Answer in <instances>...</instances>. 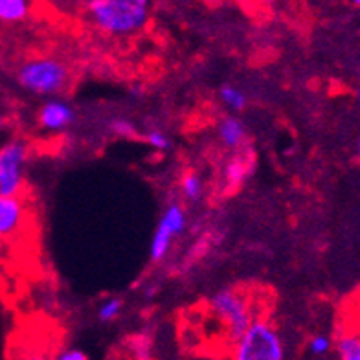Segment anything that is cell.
I'll return each mask as SVG.
<instances>
[{
  "label": "cell",
  "instance_id": "obj_1",
  "mask_svg": "<svg viewBox=\"0 0 360 360\" xmlns=\"http://www.w3.org/2000/svg\"><path fill=\"white\" fill-rule=\"evenodd\" d=\"M86 13L94 26L109 35H133L146 28L149 20L147 6L129 0H89Z\"/></svg>",
  "mask_w": 360,
  "mask_h": 360
},
{
  "label": "cell",
  "instance_id": "obj_2",
  "mask_svg": "<svg viewBox=\"0 0 360 360\" xmlns=\"http://www.w3.org/2000/svg\"><path fill=\"white\" fill-rule=\"evenodd\" d=\"M17 83L30 94L56 98L67 90L70 83V70L65 61L57 57H32L17 70Z\"/></svg>",
  "mask_w": 360,
  "mask_h": 360
},
{
  "label": "cell",
  "instance_id": "obj_3",
  "mask_svg": "<svg viewBox=\"0 0 360 360\" xmlns=\"http://www.w3.org/2000/svg\"><path fill=\"white\" fill-rule=\"evenodd\" d=\"M230 360H285V344L269 318L256 316L241 337L232 342Z\"/></svg>",
  "mask_w": 360,
  "mask_h": 360
},
{
  "label": "cell",
  "instance_id": "obj_4",
  "mask_svg": "<svg viewBox=\"0 0 360 360\" xmlns=\"http://www.w3.org/2000/svg\"><path fill=\"white\" fill-rule=\"evenodd\" d=\"M210 311L223 323L228 342L232 344L256 318L248 300L233 287H223L210 296Z\"/></svg>",
  "mask_w": 360,
  "mask_h": 360
},
{
  "label": "cell",
  "instance_id": "obj_5",
  "mask_svg": "<svg viewBox=\"0 0 360 360\" xmlns=\"http://www.w3.org/2000/svg\"><path fill=\"white\" fill-rule=\"evenodd\" d=\"M28 155L30 147L22 138H11L0 146V193L22 195Z\"/></svg>",
  "mask_w": 360,
  "mask_h": 360
},
{
  "label": "cell",
  "instance_id": "obj_6",
  "mask_svg": "<svg viewBox=\"0 0 360 360\" xmlns=\"http://www.w3.org/2000/svg\"><path fill=\"white\" fill-rule=\"evenodd\" d=\"M188 226V215L180 202H169L162 214L149 245V257L153 263H162L169 256L175 237L182 236Z\"/></svg>",
  "mask_w": 360,
  "mask_h": 360
},
{
  "label": "cell",
  "instance_id": "obj_7",
  "mask_svg": "<svg viewBox=\"0 0 360 360\" xmlns=\"http://www.w3.org/2000/svg\"><path fill=\"white\" fill-rule=\"evenodd\" d=\"M256 169V151L250 143L230 153L221 171V193L233 195L250 180Z\"/></svg>",
  "mask_w": 360,
  "mask_h": 360
},
{
  "label": "cell",
  "instance_id": "obj_8",
  "mask_svg": "<svg viewBox=\"0 0 360 360\" xmlns=\"http://www.w3.org/2000/svg\"><path fill=\"white\" fill-rule=\"evenodd\" d=\"M26 204L22 195H2L0 193V241L10 239L20 232L26 223Z\"/></svg>",
  "mask_w": 360,
  "mask_h": 360
},
{
  "label": "cell",
  "instance_id": "obj_9",
  "mask_svg": "<svg viewBox=\"0 0 360 360\" xmlns=\"http://www.w3.org/2000/svg\"><path fill=\"white\" fill-rule=\"evenodd\" d=\"M37 122L41 129L50 133H61L76 122V110L68 101L52 98L39 109Z\"/></svg>",
  "mask_w": 360,
  "mask_h": 360
},
{
  "label": "cell",
  "instance_id": "obj_10",
  "mask_svg": "<svg viewBox=\"0 0 360 360\" xmlns=\"http://www.w3.org/2000/svg\"><path fill=\"white\" fill-rule=\"evenodd\" d=\"M217 136L223 147H226L230 153L237 151V149H241L248 143L247 125L243 124V120L236 114H226V116L219 120Z\"/></svg>",
  "mask_w": 360,
  "mask_h": 360
},
{
  "label": "cell",
  "instance_id": "obj_11",
  "mask_svg": "<svg viewBox=\"0 0 360 360\" xmlns=\"http://www.w3.org/2000/svg\"><path fill=\"white\" fill-rule=\"evenodd\" d=\"M32 11L30 0H0V22L17 24L28 19Z\"/></svg>",
  "mask_w": 360,
  "mask_h": 360
},
{
  "label": "cell",
  "instance_id": "obj_12",
  "mask_svg": "<svg viewBox=\"0 0 360 360\" xmlns=\"http://www.w3.org/2000/svg\"><path fill=\"white\" fill-rule=\"evenodd\" d=\"M131 360H153V337L147 331L134 333L125 340Z\"/></svg>",
  "mask_w": 360,
  "mask_h": 360
},
{
  "label": "cell",
  "instance_id": "obj_13",
  "mask_svg": "<svg viewBox=\"0 0 360 360\" xmlns=\"http://www.w3.org/2000/svg\"><path fill=\"white\" fill-rule=\"evenodd\" d=\"M219 98H221V101H223L232 112H241V110L247 109L248 105L247 94H245L241 89H237V86L233 85L221 86V89H219Z\"/></svg>",
  "mask_w": 360,
  "mask_h": 360
},
{
  "label": "cell",
  "instance_id": "obj_14",
  "mask_svg": "<svg viewBox=\"0 0 360 360\" xmlns=\"http://www.w3.org/2000/svg\"><path fill=\"white\" fill-rule=\"evenodd\" d=\"M180 191H182V197L191 202H199L202 199L204 193V184L202 179H200L197 173H186L182 179H180Z\"/></svg>",
  "mask_w": 360,
  "mask_h": 360
},
{
  "label": "cell",
  "instance_id": "obj_15",
  "mask_svg": "<svg viewBox=\"0 0 360 360\" xmlns=\"http://www.w3.org/2000/svg\"><path fill=\"white\" fill-rule=\"evenodd\" d=\"M337 349L340 360H360V337L359 335H344L338 338Z\"/></svg>",
  "mask_w": 360,
  "mask_h": 360
},
{
  "label": "cell",
  "instance_id": "obj_16",
  "mask_svg": "<svg viewBox=\"0 0 360 360\" xmlns=\"http://www.w3.org/2000/svg\"><path fill=\"white\" fill-rule=\"evenodd\" d=\"M122 311H124V300L118 298V296H112V298L105 300L103 304L98 307V320L101 323L114 322L122 314Z\"/></svg>",
  "mask_w": 360,
  "mask_h": 360
},
{
  "label": "cell",
  "instance_id": "obj_17",
  "mask_svg": "<svg viewBox=\"0 0 360 360\" xmlns=\"http://www.w3.org/2000/svg\"><path fill=\"white\" fill-rule=\"evenodd\" d=\"M109 131L110 134L118 138H138L140 140V131L136 129V125L127 118H112L109 122Z\"/></svg>",
  "mask_w": 360,
  "mask_h": 360
},
{
  "label": "cell",
  "instance_id": "obj_18",
  "mask_svg": "<svg viewBox=\"0 0 360 360\" xmlns=\"http://www.w3.org/2000/svg\"><path fill=\"white\" fill-rule=\"evenodd\" d=\"M140 140L147 142L151 147L158 149V151H167L171 147L169 136H167L164 131H160V129H149V131H146V133L142 134Z\"/></svg>",
  "mask_w": 360,
  "mask_h": 360
},
{
  "label": "cell",
  "instance_id": "obj_19",
  "mask_svg": "<svg viewBox=\"0 0 360 360\" xmlns=\"http://www.w3.org/2000/svg\"><path fill=\"white\" fill-rule=\"evenodd\" d=\"M309 349L313 355H326L327 351L331 349V340L323 335H316L309 342Z\"/></svg>",
  "mask_w": 360,
  "mask_h": 360
},
{
  "label": "cell",
  "instance_id": "obj_20",
  "mask_svg": "<svg viewBox=\"0 0 360 360\" xmlns=\"http://www.w3.org/2000/svg\"><path fill=\"white\" fill-rule=\"evenodd\" d=\"M56 360H89V356L85 351L77 349V347H68V349H63L56 356Z\"/></svg>",
  "mask_w": 360,
  "mask_h": 360
},
{
  "label": "cell",
  "instance_id": "obj_21",
  "mask_svg": "<svg viewBox=\"0 0 360 360\" xmlns=\"http://www.w3.org/2000/svg\"><path fill=\"white\" fill-rule=\"evenodd\" d=\"M19 360H50V356H48L46 351L43 349H30L26 351Z\"/></svg>",
  "mask_w": 360,
  "mask_h": 360
},
{
  "label": "cell",
  "instance_id": "obj_22",
  "mask_svg": "<svg viewBox=\"0 0 360 360\" xmlns=\"http://www.w3.org/2000/svg\"><path fill=\"white\" fill-rule=\"evenodd\" d=\"M129 2H133V4H140V6H149V0H129Z\"/></svg>",
  "mask_w": 360,
  "mask_h": 360
},
{
  "label": "cell",
  "instance_id": "obj_23",
  "mask_svg": "<svg viewBox=\"0 0 360 360\" xmlns=\"http://www.w3.org/2000/svg\"><path fill=\"white\" fill-rule=\"evenodd\" d=\"M6 124H8V122H6L4 116H0V129H4Z\"/></svg>",
  "mask_w": 360,
  "mask_h": 360
},
{
  "label": "cell",
  "instance_id": "obj_24",
  "mask_svg": "<svg viewBox=\"0 0 360 360\" xmlns=\"http://www.w3.org/2000/svg\"><path fill=\"white\" fill-rule=\"evenodd\" d=\"M351 2H353L355 6H360V0H351Z\"/></svg>",
  "mask_w": 360,
  "mask_h": 360
},
{
  "label": "cell",
  "instance_id": "obj_25",
  "mask_svg": "<svg viewBox=\"0 0 360 360\" xmlns=\"http://www.w3.org/2000/svg\"><path fill=\"white\" fill-rule=\"evenodd\" d=\"M356 149H359V155H360V138H359V143H356Z\"/></svg>",
  "mask_w": 360,
  "mask_h": 360
},
{
  "label": "cell",
  "instance_id": "obj_26",
  "mask_svg": "<svg viewBox=\"0 0 360 360\" xmlns=\"http://www.w3.org/2000/svg\"><path fill=\"white\" fill-rule=\"evenodd\" d=\"M356 98H359V105H360V90H359V94H356Z\"/></svg>",
  "mask_w": 360,
  "mask_h": 360
}]
</instances>
